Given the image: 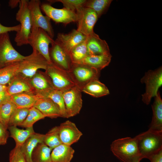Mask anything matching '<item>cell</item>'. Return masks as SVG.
I'll use <instances>...</instances> for the list:
<instances>
[{
    "label": "cell",
    "instance_id": "obj_1",
    "mask_svg": "<svg viewBox=\"0 0 162 162\" xmlns=\"http://www.w3.org/2000/svg\"><path fill=\"white\" fill-rule=\"evenodd\" d=\"M110 149L113 155L121 162H134L143 159L141 154L135 138L127 137L113 141Z\"/></svg>",
    "mask_w": 162,
    "mask_h": 162
},
{
    "label": "cell",
    "instance_id": "obj_2",
    "mask_svg": "<svg viewBox=\"0 0 162 162\" xmlns=\"http://www.w3.org/2000/svg\"><path fill=\"white\" fill-rule=\"evenodd\" d=\"M143 158H149L162 150V131L148 129L135 137Z\"/></svg>",
    "mask_w": 162,
    "mask_h": 162
},
{
    "label": "cell",
    "instance_id": "obj_3",
    "mask_svg": "<svg viewBox=\"0 0 162 162\" xmlns=\"http://www.w3.org/2000/svg\"><path fill=\"white\" fill-rule=\"evenodd\" d=\"M28 1L20 0L19 9L16 15V20L20 22V29L16 32L14 38V41L18 46L28 44V38L32 28Z\"/></svg>",
    "mask_w": 162,
    "mask_h": 162
},
{
    "label": "cell",
    "instance_id": "obj_4",
    "mask_svg": "<svg viewBox=\"0 0 162 162\" xmlns=\"http://www.w3.org/2000/svg\"><path fill=\"white\" fill-rule=\"evenodd\" d=\"M32 50L31 54L25 56L19 62L18 74L28 79L31 78L39 69L45 70L50 63L38 51Z\"/></svg>",
    "mask_w": 162,
    "mask_h": 162
},
{
    "label": "cell",
    "instance_id": "obj_5",
    "mask_svg": "<svg viewBox=\"0 0 162 162\" xmlns=\"http://www.w3.org/2000/svg\"><path fill=\"white\" fill-rule=\"evenodd\" d=\"M68 72L76 86L81 91L91 81L98 80L100 71L83 64L73 63Z\"/></svg>",
    "mask_w": 162,
    "mask_h": 162
},
{
    "label": "cell",
    "instance_id": "obj_6",
    "mask_svg": "<svg viewBox=\"0 0 162 162\" xmlns=\"http://www.w3.org/2000/svg\"><path fill=\"white\" fill-rule=\"evenodd\" d=\"M142 83L146 84V91L142 95V100L145 104H149L152 98L154 97L162 85V68L146 72L141 79Z\"/></svg>",
    "mask_w": 162,
    "mask_h": 162
},
{
    "label": "cell",
    "instance_id": "obj_7",
    "mask_svg": "<svg viewBox=\"0 0 162 162\" xmlns=\"http://www.w3.org/2000/svg\"><path fill=\"white\" fill-rule=\"evenodd\" d=\"M54 41L49 35L40 28H32L28 38V44L32 49L40 53L50 63H52L49 55V45Z\"/></svg>",
    "mask_w": 162,
    "mask_h": 162
},
{
    "label": "cell",
    "instance_id": "obj_8",
    "mask_svg": "<svg viewBox=\"0 0 162 162\" xmlns=\"http://www.w3.org/2000/svg\"><path fill=\"white\" fill-rule=\"evenodd\" d=\"M45 72L51 79L55 89L63 92L76 86L68 72L52 63L48 64Z\"/></svg>",
    "mask_w": 162,
    "mask_h": 162
},
{
    "label": "cell",
    "instance_id": "obj_9",
    "mask_svg": "<svg viewBox=\"0 0 162 162\" xmlns=\"http://www.w3.org/2000/svg\"><path fill=\"white\" fill-rule=\"evenodd\" d=\"M25 57L13 46L8 32L0 34V68L20 62Z\"/></svg>",
    "mask_w": 162,
    "mask_h": 162
},
{
    "label": "cell",
    "instance_id": "obj_10",
    "mask_svg": "<svg viewBox=\"0 0 162 162\" xmlns=\"http://www.w3.org/2000/svg\"><path fill=\"white\" fill-rule=\"evenodd\" d=\"M40 2L39 0L28 1L32 28H40L45 31L52 38L54 36L50 19L42 14L40 8Z\"/></svg>",
    "mask_w": 162,
    "mask_h": 162
},
{
    "label": "cell",
    "instance_id": "obj_11",
    "mask_svg": "<svg viewBox=\"0 0 162 162\" xmlns=\"http://www.w3.org/2000/svg\"><path fill=\"white\" fill-rule=\"evenodd\" d=\"M76 13L78 15L77 30L87 37L93 33L94 27L98 18L96 13L90 8L84 7Z\"/></svg>",
    "mask_w": 162,
    "mask_h": 162
},
{
    "label": "cell",
    "instance_id": "obj_12",
    "mask_svg": "<svg viewBox=\"0 0 162 162\" xmlns=\"http://www.w3.org/2000/svg\"><path fill=\"white\" fill-rule=\"evenodd\" d=\"M41 9L46 16L56 23H61L66 25L71 22H77L78 15L76 12L64 8L58 9L50 4L43 3L40 5Z\"/></svg>",
    "mask_w": 162,
    "mask_h": 162
},
{
    "label": "cell",
    "instance_id": "obj_13",
    "mask_svg": "<svg viewBox=\"0 0 162 162\" xmlns=\"http://www.w3.org/2000/svg\"><path fill=\"white\" fill-rule=\"evenodd\" d=\"M81 92L76 86L63 92L67 118L79 113L82 105Z\"/></svg>",
    "mask_w": 162,
    "mask_h": 162
},
{
    "label": "cell",
    "instance_id": "obj_14",
    "mask_svg": "<svg viewBox=\"0 0 162 162\" xmlns=\"http://www.w3.org/2000/svg\"><path fill=\"white\" fill-rule=\"evenodd\" d=\"M49 48L50 57L52 63L61 69L68 72L73 62L69 54L55 40Z\"/></svg>",
    "mask_w": 162,
    "mask_h": 162
},
{
    "label": "cell",
    "instance_id": "obj_15",
    "mask_svg": "<svg viewBox=\"0 0 162 162\" xmlns=\"http://www.w3.org/2000/svg\"><path fill=\"white\" fill-rule=\"evenodd\" d=\"M28 79L33 91L43 97H47L54 89L51 79L45 72L38 70Z\"/></svg>",
    "mask_w": 162,
    "mask_h": 162
},
{
    "label": "cell",
    "instance_id": "obj_16",
    "mask_svg": "<svg viewBox=\"0 0 162 162\" xmlns=\"http://www.w3.org/2000/svg\"><path fill=\"white\" fill-rule=\"evenodd\" d=\"M58 126V133L62 144L71 146L77 142L82 135L74 122L66 121Z\"/></svg>",
    "mask_w": 162,
    "mask_h": 162
},
{
    "label": "cell",
    "instance_id": "obj_17",
    "mask_svg": "<svg viewBox=\"0 0 162 162\" xmlns=\"http://www.w3.org/2000/svg\"><path fill=\"white\" fill-rule=\"evenodd\" d=\"M87 37L77 29H74L67 34L58 33L55 41L69 54L74 48L85 41Z\"/></svg>",
    "mask_w": 162,
    "mask_h": 162
},
{
    "label": "cell",
    "instance_id": "obj_18",
    "mask_svg": "<svg viewBox=\"0 0 162 162\" xmlns=\"http://www.w3.org/2000/svg\"><path fill=\"white\" fill-rule=\"evenodd\" d=\"M86 42L88 54L99 55L110 54L106 41L100 39L95 32L87 37Z\"/></svg>",
    "mask_w": 162,
    "mask_h": 162
},
{
    "label": "cell",
    "instance_id": "obj_19",
    "mask_svg": "<svg viewBox=\"0 0 162 162\" xmlns=\"http://www.w3.org/2000/svg\"><path fill=\"white\" fill-rule=\"evenodd\" d=\"M45 117L51 118L62 117L59 108L52 100L48 97H42L36 102L34 106Z\"/></svg>",
    "mask_w": 162,
    "mask_h": 162
},
{
    "label": "cell",
    "instance_id": "obj_20",
    "mask_svg": "<svg viewBox=\"0 0 162 162\" xmlns=\"http://www.w3.org/2000/svg\"><path fill=\"white\" fill-rule=\"evenodd\" d=\"M44 97L34 91L24 92L10 96V100L18 108L29 109L34 106L39 99Z\"/></svg>",
    "mask_w": 162,
    "mask_h": 162
},
{
    "label": "cell",
    "instance_id": "obj_21",
    "mask_svg": "<svg viewBox=\"0 0 162 162\" xmlns=\"http://www.w3.org/2000/svg\"><path fill=\"white\" fill-rule=\"evenodd\" d=\"M33 91L29 79L17 74L7 86L6 91L10 96Z\"/></svg>",
    "mask_w": 162,
    "mask_h": 162
},
{
    "label": "cell",
    "instance_id": "obj_22",
    "mask_svg": "<svg viewBox=\"0 0 162 162\" xmlns=\"http://www.w3.org/2000/svg\"><path fill=\"white\" fill-rule=\"evenodd\" d=\"M152 105L153 112L152 120L149 130L157 131H162V100L159 91L154 97Z\"/></svg>",
    "mask_w": 162,
    "mask_h": 162
},
{
    "label": "cell",
    "instance_id": "obj_23",
    "mask_svg": "<svg viewBox=\"0 0 162 162\" xmlns=\"http://www.w3.org/2000/svg\"><path fill=\"white\" fill-rule=\"evenodd\" d=\"M45 134L34 133L29 137L20 146L21 150L26 162H32V152L39 143H44Z\"/></svg>",
    "mask_w": 162,
    "mask_h": 162
},
{
    "label": "cell",
    "instance_id": "obj_24",
    "mask_svg": "<svg viewBox=\"0 0 162 162\" xmlns=\"http://www.w3.org/2000/svg\"><path fill=\"white\" fill-rule=\"evenodd\" d=\"M74 152L71 146L61 144L52 150L51 153L52 162H70Z\"/></svg>",
    "mask_w": 162,
    "mask_h": 162
},
{
    "label": "cell",
    "instance_id": "obj_25",
    "mask_svg": "<svg viewBox=\"0 0 162 162\" xmlns=\"http://www.w3.org/2000/svg\"><path fill=\"white\" fill-rule=\"evenodd\" d=\"M112 56L107 55H94L88 54L81 64L94 68L99 70L104 68L109 64Z\"/></svg>",
    "mask_w": 162,
    "mask_h": 162
},
{
    "label": "cell",
    "instance_id": "obj_26",
    "mask_svg": "<svg viewBox=\"0 0 162 162\" xmlns=\"http://www.w3.org/2000/svg\"><path fill=\"white\" fill-rule=\"evenodd\" d=\"M81 91L95 98L110 94L107 87L98 80H95L88 83L83 88Z\"/></svg>",
    "mask_w": 162,
    "mask_h": 162
},
{
    "label": "cell",
    "instance_id": "obj_27",
    "mask_svg": "<svg viewBox=\"0 0 162 162\" xmlns=\"http://www.w3.org/2000/svg\"><path fill=\"white\" fill-rule=\"evenodd\" d=\"M10 136L15 140L16 146H21L31 135L35 132L33 127L20 129L16 126H9L8 127Z\"/></svg>",
    "mask_w": 162,
    "mask_h": 162
},
{
    "label": "cell",
    "instance_id": "obj_28",
    "mask_svg": "<svg viewBox=\"0 0 162 162\" xmlns=\"http://www.w3.org/2000/svg\"><path fill=\"white\" fill-rule=\"evenodd\" d=\"M52 150L44 143H39L34 150L32 156V162H52Z\"/></svg>",
    "mask_w": 162,
    "mask_h": 162
},
{
    "label": "cell",
    "instance_id": "obj_29",
    "mask_svg": "<svg viewBox=\"0 0 162 162\" xmlns=\"http://www.w3.org/2000/svg\"><path fill=\"white\" fill-rule=\"evenodd\" d=\"M19 62L0 68V84L7 86L13 78L18 74Z\"/></svg>",
    "mask_w": 162,
    "mask_h": 162
},
{
    "label": "cell",
    "instance_id": "obj_30",
    "mask_svg": "<svg viewBox=\"0 0 162 162\" xmlns=\"http://www.w3.org/2000/svg\"><path fill=\"white\" fill-rule=\"evenodd\" d=\"M112 1V0H86L84 7L92 9L99 18L107 11Z\"/></svg>",
    "mask_w": 162,
    "mask_h": 162
},
{
    "label": "cell",
    "instance_id": "obj_31",
    "mask_svg": "<svg viewBox=\"0 0 162 162\" xmlns=\"http://www.w3.org/2000/svg\"><path fill=\"white\" fill-rule=\"evenodd\" d=\"M86 40L76 46L69 52L73 63H81L88 55Z\"/></svg>",
    "mask_w": 162,
    "mask_h": 162
},
{
    "label": "cell",
    "instance_id": "obj_32",
    "mask_svg": "<svg viewBox=\"0 0 162 162\" xmlns=\"http://www.w3.org/2000/svg\"><path fill=\"white\" fill-rule=\"evenodd\" d=\"M16 108L10 100L0 106V122L8 128L11 116Z\"/></svg>",
    "mask_w": 162,
    "mask_h": 162
},
{
    "label": "cell",
    "instance_id": "obj_33",
    "mask_svg": "<svg viewBox=\"0 0 162 162\" xmlns=\"http://www.w3.org/2000/svg\"><path fill=\"white\" fill-rule=\"evenodd\" d=\"M44 143L52 150L62 144L59 136L58 126L53 127L45 134Z\"/></svg>",
    "mask_w": 162,
    "mask_h": 162
},
{
    "label": "cell",
    "instance_id": "obj_34",
    "mask_svg": "<svg viewBox=\"0 0 162 162\" xmlns=\"http://www.w3.org/2000/svg\"><path fill=\"white\" fill-rule=\"evenodd\" d=\"M45 117L38 109L33 106L29 109L28 115L20 126L26 128L32 127L36 122Z\"/></svg>",
    "mask_w": 162,
    "mask_h": 162
},
{
    "label": "cell",
    "instance_id": "obj_35",
    "mask_svg": "<svg viewBox=\"0 0 162 162\" xmlns=\"http://www.w3.org/2000/svg\"><path fill=\"white\" fill-rule=\"evenodd\" d=\"M29 112V109L16 108L10 118L8 126H20L26 119Z\"/></svg>",
    "mask_w": 162,
    "mask_h": 162
},
{
    "label": "cell",
    "instance_id": "obj_36",
    "mask_svg": "<svg viewBox=\"0 0 162 162\" xmlns=\"http://www.w3.org/2000/svg\"><path fill=\"white\" fill-rule=\"evenodd\" d=\"M47 97L50 98L58 106L61 112L62 117L67 118L63 92L54 89L48 94Z\"/></svg>",
    "mask_w": 162,
    "mask_h": 162
},
{
    "label": "cell",
    "instance_id": "obj_37",
    "mask_svg": "<svg viewBox=\"0 0 162 162\" xmlns=\"http://www.w3.org/2000/svg\"><path fill=\"white\" fill-rule=\"evenodd\" d=\"M86 0H48L51 3L61 2L64 8L71 11L76 12L81 8L83 7Z\"/></svg>",
    "mask_w": 162,
    "mask_h": 162
},
{
    "label": "cell",
    "instance_id": "obj_38",
    "mask_svg": "<svg viewBox=\"0 0 162 162\" xmlns=\"http://www.w3.org/2000/svg\"><path fill=\"white\" fill-rule=\"evenodd\" d=\"M20 146H16L9 154V162H26Z\"/></svg>",
    "mask_w": 162,
    "mask_h": 162
},
{
    "label": "cell",
    "instance_id": "obj_39",
    "mask_svg": "<svg viewBox=\"0 0 162 162\" xmlns=\"http://www.w3.org/2000/svg\"><path fill=\"white\" fill-rule=\"evenodd\" d=\"M5 127L0 122V145H4L7 143L9 133Z\"/></svg>",
    "mask_w": 162,
    "mask_h": 162
},
{
    "label": "cell",
    "instance_id": "obj_40",
    "mask_svg": "<svg viewBox=\"0 0 162 162\" xmlns=\"http://www.w3.org/2000/svg\"><path fill=\"white\" fill-rule=\"evenodd\" d=\"M0 7L1 4L0 3ZM20 24L8 27L2 25L0 22V34L12 31L17 32L20 30Z\"/></svg>",
    "mask_w": 162,
    "mask_h": 162
},
{
    "label": "cell",
    "instance_id": "obj_41",
    "mask_svg": "<svg viewBox=\"0 0 162 162\" xmlns=\"http://www.w3.org/2000/svg\"><path fill=\"white\" fill-rule=\"evenodd\" d=\"M10 100V96L6 91L0 92V106Z\"/></svg>",
    "mask_w": 162,
    "mask_h": 162
},
{
    "label": "cell",
    "instance_id": "obj_42",
    "mask_svg": "<svg viewBox=\"0 0 162 162\" xmlns=\"http://www.w3.org/2000/svg\"><path fill=\"white\" fill-rule=\"evenodd\" d=\"M148 159L151 162H162V150L152 156Z\"/></svg>",
    "mask_w": 162,
    "mask_h": 162
},
{
    "label": "cell",
    "instance_id": "obj_43",
    "mask_svg": "<svg viewBox=\"0 0 162 162\" xmlns=\"http://www.w3.org/2000/svg\"><path fill=\"white\" fill-rule=\"evenodd\" d=\"M20 0H10L9 2V6L12 8L15 7L19 4Z\"/></svg>",
    "mask_w": 162,
    "mask_h": 162
},
{
    "label": "cell",
    "instance_id": "obj_44",
    "mask_svg": "<svg viewBox=\"0 0 162 162\" xmlns=\"http://www.w3.org/2000/svg\"><path fill=\"white\" fill-rule=\"evenodd\" d=\"M7 85L0 84V92L6 91Z\"/></svg>",
    "mask_w": 162,
    "mask_h": 162
},
{
    "label": "cell",
    "instance_id": "obj_45",
    "mask_svg": "<svg viewBox=\"0 0 162 162\" xmlns=\"http://www.w3.org/2000/svg\"><path fill=\"white\" fill-rule=\"evenodd\" d=\"M142 159H139L137 160H136V161H135L134 162H140V161L142 160Z\"/></svg>",
    "mask_w": 162,
    "mask_h": 162
}]
</instances>
